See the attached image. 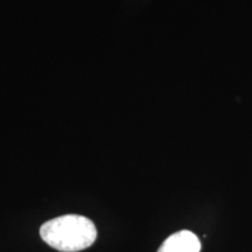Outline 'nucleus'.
<instances>
[{"mask_svg":"<svg viewBox=\"0 0 252 252\" xmlns=\"http://www.w3.org/2000/svg\"><path fill=\"white\" fill-rule=\"evenodd\" d=\"M40 236L46 244L55 250L78 252L94 243L97 229L88 217L69 214L43 223L40 228Z\"/></svg>","mask_w":252,"mask_h":252,"instance_id":"nucleus-1","label":"nucleus"},{"mask_svg":"<svg viewBox=\"0 0 252 252\" xmlns=\"http://www.w3.org/2000/svg\"><path fill=\"white\" fill-rule=\"evenodd\" d=\"M201 242L194 232L181 230L165 239L158 252H200Z\"/></svg>","mask_w":252,"mask_h":252,"instance_id":"nucleus-2","label":"nucleus"}]
</instances>
